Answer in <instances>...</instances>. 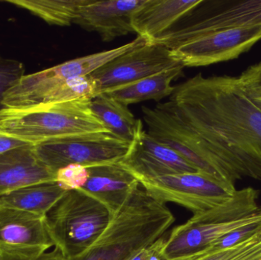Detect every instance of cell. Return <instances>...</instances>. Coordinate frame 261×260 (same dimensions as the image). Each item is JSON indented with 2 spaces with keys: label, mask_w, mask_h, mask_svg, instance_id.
<instances>
[{
  "label": "cell",
  "mask_w": 261,
  "mask_h": 260,
  "mask_svg": "<svg viewBox=\"0 0 261 260\" xmlns=\"http://www.w3.org/2000/svg\"><path fill=\"white\" fill-rule=\"evenodd\" d=\"M129 147L110 132L79 134L35 145L38 158L55 172L70 164L90 168L120 163Z\"/></svg>",
  "instance_id": "obj_7"
},
{
  "label": "cell",
  "mask_w": 261,
  "mask_h": 260,
  "mask_svg": "<svg viewBox=\"0 0 261 260\" xmlns=\"http://www.w3.org/2000/svg\"><path fill=\"white\" fill-rule=\"evenodd\" d=\"M261 40V26L208 34L173 50L184 67H205L237 59Z\"/></svg>",
  "instance_id": "obj_11"
},
{
  "label": "cell",
  "mask_w": 261,
  "mask_h": 260,
  "mask_svg": "<svg viewBox=\"0 0 261 260\" xmlns=\"http://www.w3.org/2000/svg\"><path fill=\"white\" fill-rule=\"evenodd\" d=\"M88 168L79 164H70L58 169L56 182L65 191L82 189L89 178Z\"/></svg>",
  "instance_id": "obj_24"
},
{
  "label": "cell",
  "mask_w": 261,
  "mask_h": 260,
  "mask_svg": "<svg viewBox=\"0 0 261 260\" xmlns=\"http://www.w3.org/2000/svg\"><path fill=\"white\" fill-rule=\"evenodd\" d=\"M24 75V65L14 60L0 61V109L5 93Z\"/></svg>",
  "instance_id": "obj_26"
},
{
  "label": "cell",
  "mask_w": 261,
  "mask_h": 260,
  "mask_svg": "<svg viewBox=\"0 0 261 260\" xmlns=\"http://www.w3.org/2000/svg\"><path fill=\"white\" fill-rule=\"evenodd\" d=\"M0 260H65V258L59 250L55 248L53 251L44 253L38 256H24L0 253Z\"/></svg>",
  "instance_id": "obj_28"
},
{
  "label": "cell",
  "mask_w": 261,
  "mask_h": 260,
  "mask_svg": "<svg viewBox=\"0 0 261 260\" xmlns=\"http://www.w3.org/2000/svg\"><path fill=\"white\" fill-rule=\"evenodd\" d=\"M149 195L160 203H173L195 214L225 204L236 192L234 185L221 183L199 172L138 180Z\"/></svg>",
  "instance_id": "obj_8"
},
{
  "label": "cell",
  "mask_w": 261,
  "mask_h": 260,
  "mask_svg": "<svg viewBox=\"0 0 261 260\" xmlns=\"http://www.w3.org/2000/svg\"><path fill=\"white\" fill-rule=\"evenodd\" d=\"M158 105L191 133L202 157L227 181L261 180V111L238 76L198 73Z\"/></svg>",
  "instance_id": "obj_1"
},
{
  "label": "cell",
  "mask_w": 261,
  "mask_h": 260,
  "mask_svg": "<svg viewBox=\"0 0 261 260\" xmlns=\"http://www.w3.org/2000/svg\"><path fill=\"white\" fill-rule=\"evenodd\" d=\"M185 260H261V232L234 247L206 250Z\"/></svg>",
  "instance_id": "obj_23"
},
{
  "label": "cell",
  "mask_w": 261,
  "mask_h": 260,
  "mask_svg": "<svg viewBox=\"0 0 261 260\" xmlns=\"http://www.w3.org/2000/svg\"><path fill=\"white\" fill-rule=\"evenodd\" d=\"M112 214L81 190L67 191L44 216L49 236L65 259L87 250L103 233Z\"/></svg>",
  "instance_id": "obj_5"
},
{
  "label": "cell",
  "mask_w": 261,
  "mask_h": 260,
  "mask_svg": "<svg viewBox=\"0 0 261 260\" xmlns=\"http://www.w3.org/2000/svg\"><path fill=\"white\" fill-rule=\"evenodd\" d=\"M31 145L18 139L13 138L9 136L0 134V155L20 147Z\"/></svg>",
  "instance_id": "obj_29"
},
{
  "label": "cell",
  "mask_w": 261,
  "mask_h": 260,
  "mask_svg": "<svg viewBox=\"0 0 261 260\" xmlns=\"http://www.w3.org/2000/svg\"><path fill=\"white\" fill-rule=\"evenodd\" d=\"M203 0H144L132 15L138 36L152 42L173 28L174 24L195 10Z\"/></svg>",
  "instance_id": "obj_16"
},
{
  "label": "cell",
  "mask_w": 261,
  "mask_h": 260,
  "mask_svg": "<svg viewBox=\"0 0 261 260\" xmlns=\"http://www.w3.org/2000/svg\"><path fill=\"white\" fill-rule=\"evenodd\" d=\"M144 0H88L80 9L74 24L96 32L106 42L135 33L132 19Z\"/></svg>",
  "instance_id": "obj_14"
},
{
  "label": "cell",
  "mask_w": 261,
  "mask_h": 260,
  "mask_svg": "<svg viewBox=\"0 0 261 260\" xmlns=\"http://www.w3.org/2000/svg\"><path fill=\"white\" fill-rule=\"evenodd\" d=\"M204 2V6L200 5L204 12L187 24L167 31L152 42L174 50L213 32L261 26V0L207 1L208 6Z\"/></svg>",
  "instance_id": "obj_9"
},
{
  "label": "cell",
  "mask_w": 261,
  "mask_h": 260,
  "mask_svg": "<svg viewBox=\"0 0 261 260\" xmlns=\"http://www.w3.org/2000/svg\"><path fill=\"white\" fill-rule=\"evenodd\" d=\"M148 42L146 38L138 36L116 48L70 60L37 73L24 75L5 93L2 105L9 108L35 106L43 96L67 79L91 74L115 58Z\"/></svg>",
  "instance_id": "obj_6"
},
{
  "label": "cell",
  "mask_w": 261,
  "mask_h": 260,
  "mask_svg": "<svg viewBox=\"0 0 261 260\" xmlns=\"http://www.w3.org/2000/svg\"><path fill=\"white\" fill-rule=\"evenodd\" d=\"M175 218L164 203L137 186L112 215L108 227L79 256L65 260H128L159 239Z\"/></svg>",
  "instance_id": "obj_2"
},
{
  "label": "cell",
  "mask_w": 261,
  "mask_h": 260,
  "mask_svg": "<svg viewBox=\"0 0 261 260\" xmlns=\"http://www.w3.org/2000/svg\"><path fill=\"white\" fill-rule=\"evenodd\" d=\"M166 239L165 237H161L148 247L138 251L128 260H164L163 250Z\"/></svg>",
  "instance_id": "obj_27"
},
{
  "label": "cell",
  "mask_w": 261,
  "mask_h": 260,
  "mask_svg": "<svg viewBox=\"0 0 261 260\" xmlns=\"http://www.w3.org/2000/svg\"><path fill=\"white\" fill-rule=\"evenodd\" d=\"M99 95L96 81L90 75L70 78L43 96L35 106L56 102L92 100ZM33 106V107H35Z\"/></svg>",
  "instance_id": "obj_22"
},
{
  "label": "cell",
  "mask_w": 261,
  "mask_h": 260,
  "mask_svg": "<svg viewBox=\"0 0 261 260\" xmlns=\"http://www.w3.org/2000/svg\"><path fill=\"white\" fill-rule=\"evenodd\" d=\"M238 77L245 94L261 111V62L250 66Z\"/></svg>",
  "instance_id": "obj_25"
},
{
  "label": "cell",
  "mask_w": 261,
  "mask_h": 260,
  "mask_svg": "<svg viewBox=\"0 0 261 260\" xmlns=\"http://www.w3.org/2000/svg\"><path fill=\"white\" fill-rule=\"evenodd\" d=\"M181 64L173 50L160 43L148 42L115 58L90 75L97 82L101 94Z\"/></svg>",
  "instance_id": "obj_10"
},
{
  "label": "cell",
  "mask_w": 261,
  "mask_h": 260,
  "mask_svg": "<svg viewBox=\"0 0 261 260\" xmlns=\"http://www.w3.org/2000/svg\"><path fill=\"white\" fill-rule=\"evenodd\" d=\"M51 247L44 217L0 206V253L38 256Z\"/></svg>",
  "instance_id": "obj_12"
},
{
  "label": "cell",
  "mask_w": 261,
  "mask_h": 260,
  "mask_svg": "<svg viewBox=\"0 0 261 260\" xmlns=\"http://www.w3.org/2000/svg\"><path fill=\"white\" fill-rule=\"evenodd\" d=\"M90 109L109 132L129 145L143 126L127 105L104 94L92 99Z\"/></svg>",
  "instance_id": "obj_19"
},
{
  "label": "cell",
  "mask_w": 261,
  "mask_h": 260,
  "mask_svg": "<svg viewBox=\"0 0 261 260\" xmlns=\"http://www.w3.org/2000/svg\"><path fill=\"white\" fill-rule=\"evenodd\" d=\"M121 164L137 180L199 172L177 153L155 140L141 126Z\"/></svg>",
  "instance_id": "obj_13"
},
{
  "label": "cell",
  "mask_w": 261,
  "mask_h": 260,
  "mask_svg": "<svg viewBox=\"0 0 261 260\" xmlns=\"http://www.w3.org/2000/svg\"><path fill=\"white\" fill-rule=\"evenodd\" d=\"M89 178L79 190L96 198L110 210L112 215L139 186L135 176L120 163L88 168Z\"/></svg>",
  "instance_id": "obj_17"
},
{
  "label": "cell",
  "mask_w": 261,
  "mask_h": 260,
  "mask_svg": "<svg viewBox=\"0 0 261 260\" xmlns=\"http://www.w3.org/2000/svg\"><path fill=\"white\" fill-rule=\"evenodd\" d=\"M88 0H3L39 17L45 22L58 26L74 24L80 9Z\"/></svg>",
  "instance_id": "obj_21"
},
{
  "label": "cell",
  "mask_w": 261,
  "mask_h": 260,
  "mask_svg": "<svg viewBox=\"0 0 261 260\" xmlns=\"http://www.w3.org/2000/svg\"><path fill=\"white\" fill-rule=\"evenodd\" d=\"M259 191L248 187L236 191L225 204L174 227L166 239L164 260H185L203 252L213 243L245 224L261 220Z\"/></svg>",
  "instance_id": "obj_3"
},
{
  "label": "cell",
  "mask_w": 261,
  "mask_h": 260,
  "mask_svg": "<svg viewBox=\"0 0 261 260\" xmlns=\"http://www.w3.org/2000/svg\"><path fill=\"white\" fill-rule=\"evenodd\" d=\"M51 182H56V172L40 160L35 145L20 147L0 155V196Z\"/></svg>",
  "instance_id": "obj_15"
},
{
  "label": "cell",
  "mask_w": 261,
  "mask_h": 260,
  "mask_svg": "<svg viewBox=\"0 0 261 260\" xmlns=\"http://www.w3.org/2000/svg\"><path fill=\"white\" fill-rule=\"evenodd\" d=\"M91 100L0 109V134L37 145L90 133L109 132L90 109Z\"/></svg>",
  "instance_id": "obj_4"
},
{
  "label": "cell",
  "mask_w": 261,
  "mask_h": 260,
  "mask_svg": "<svg viewBox=\"0 0 261 260\" xmlns=\"http://www.w3.org/2000/svg\"><path fill=\"white\" fill-rule=\"evenodd\" d=\"M66 192L57 182L32 185L0 196V206L44 217Z\"/></svg>",
  "instance_id": "obj_20"
},
{
  "label": "cell",
  "mask_w": 261,
  "mask_h": 260,
  "mask_svg": "<svg viewBox=\"0 0 261 260\" xmlns=\"http://www.w3.org/2000/svg\"><path fill=\"white\" fill-rule=\"evenodd\" d=\"M184 67L181 64L101 94L113 98L127 106L144 101H159L173 94L175 86L172 82L182 76Z\"/></svg>",
  "instance_id": "obj_18"
}]
</instances>
